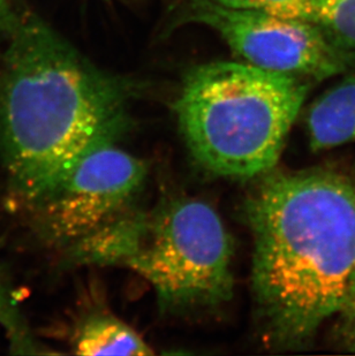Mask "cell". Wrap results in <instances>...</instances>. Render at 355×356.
Segmentation results:
<instances>
[{
  "mask_svg": "<svg viewBox=\"0 0 355 356\" xmlns=\"http://www.w3.org/2000/svg\"><path fill=\"white\" fill-rule=\"evenodd\" d=\"M145 178L143 161L114 143L98 145L29 209L42 236L70 247L131 210Z\"/></svg>",
  "mask_w": 355,
  "mask_h": 356,
  "instance_id": "cell-6",
  "label": "cell"
},
{
  "mask_svg": "<svg viewBox=\"0 0 355 356\" xmlns=\"http://www.w3.org/2000/svg\"><path fill=\"white\" fill-rule=\"evenodd\" d=\"M75 264L127 268L150 282L161 306L208 308L231 299V238L221 217L196 198L132 208L68 247Z\"/></svg>",
  "mask_w": 355,
  "mask_h": 356,
  "instance_id": "cell-3",
  "label": "cell"
},
{
  "mask_svg": "<svg viewBox=\"0 0 355 356\" xmlns=\"http://www.w3.org/2000/svg\"><path fill=\"white\" fill-rule=\"evenodd\" d=\"M0 326L10 340L14 353L36 354L37 345L21 312L17 292L0 271Z\"/></svg>",
  "mask_w": 355,
  "mask_h": 356,
  "instance_id": "cell-9",
  "label": "cell"
},
{
  "mask_svg": "<svg viewBox=\"0 0 355 356\" xmlns=\"http://www.w3.org/2000/svg\"><path fill=\"white\" fill-rule=\"evenodd\" d=\"M24 17L20 0H0V33L10 35Z\"/></svg>",
  "mask_w": 355,
  "mask_h": 356,
  "instance_id": "cell-13",
  "label": "cell"
},
{
  "mask_svg": "<svg viewBox=\"0 0 355 356\" xmlns=\"http://www.w3.org/2000/svg\"><path fill=\"white\" fill-rule=\"evenodd\" d=\"M235 10H260L279 17L300 19L319 24L310 0H210Z\"/></svg>",
  "mask_w": 355,
  "mask_h": 356,
  "instance_id": "cell-11",
  "label": "cell"
},
{
  "mask_svg": "<svg viewBox=\"0 0 355 356\" xmlns=\"http://www.w3.org/2000/svg\"><path fill=\"white\" fill-rule=\"evenodd\" d=\"M336 316L338 318L337 327L344 346L351 352H355V271L349 282L345 300Z\"/></svg>",
  "mask_w": 355,
  "mask_h": 356,
  "instance_id": "cell-12",
  "label": "cell"
},
{
  "mask_svg": "<svg viewBox=\"0 0 355 356\" xmlns=\"http://www.w3.org/2000/svg\"><path fill=\"white\" fill-rule=\"evenodd\" d=\"M245 213L265 334L279 347L305 345L338 314L355 271V180L333 168L272 170Z\"/></svg>",
  "mask_w": 355,
  "mask_h": 356,
  "instance_id": "cell-1",
  "label": "cell"
},
{
  "mask_svg": "<svg viewBox=\"0 0 355 356\" xmlns=\"http://www.w3.org/2000/svg\"><path fill=\"white\" fill-rule=\"evenodd\" d=\"M0 72V163L31 208L89 150L128 124V94L34 17L10 35Z\"/></svg>",
  "mask_w": 355,
  "mask_h": 356,
  "instance_id": "cell-2",
  "label": "cell"
},
{
  "mask_svg": "<svg viewBox=\"0 0 355 356\" xmlns=\"http://www.w3.org/2000/svg\"><path fill=\"white\" fill-rule=\"evenodd\" d=\"M307 129L314 152L355 143V73L346 75L310 105Z\"/></svg>",
  "mask_w": 355,
  "mask_h": 356,
  "instance_id": "cell-7",
  "label": "cell"
},
{
  "mask_svg": "<svg viewBox=\"0 0 355 356\" xmlns=\"http://www.w3.org/2000/svg\"><path fill=\"white\" fill-rule=\"evenodd\" d=\"M191 10L255 67L317 81L355 68L351 49L336 43L315 22L228 8L210 0H194Z\"/></svg>",
  "mask_w": 355,
  "mask_h": 356,
  "instance_id": "cell-5",
  "label": "cell"
},
{
  "mask_svg": "<svg viewBox=\"0 0 355 356\" xmlns=\"http://www.w3.org/2000/svg\"><path fill=\"white\" fill-rule=\"evenodd\" d=\"M77 355H152L154 352L131 326L106 315L84 322L74 338Z\"/></svg>",
  "mask_w": 355,
  "mask_h": 356,
  "instance_id": "cell-8",
  "label": "cell"
},
{
  "mask_svg": "<svg viewBox=\"0 0 355 356\" xmlns=\"http://www.w3.org/2000/svg\"><path fill=\"white\" fill-rule=\"evenodd\" d=\"M309 88L306 79L249 64L198 67L175 106L188 149L214 175H265L275 168Z\"/></svg>",
  "mask_w": 355,
  "mask_h": 356,
  "instance_id": "cell-4",
  "label": "cell"
},
{
  "mask_svg": "<svg viewBox=\"0 0 355 356\" xmlns=\"http://www.w3.org/2000/svg\"><path fill=\"white\" fill-rule=\"evenodd\" d=\"M317 21L342 47L355 49V0H310Z\"/></svg>",
  "mask_w": 355,
  "mask_h": 356,
  "instance_id": "cell-10",
  "label": "cell"
}]
</instances>
